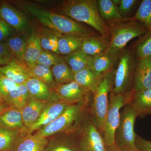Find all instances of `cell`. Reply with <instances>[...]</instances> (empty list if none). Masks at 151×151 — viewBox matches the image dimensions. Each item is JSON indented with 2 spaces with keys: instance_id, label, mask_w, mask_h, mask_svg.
I'll list each match as a JSON object with an SVG mask.
<instances>
[{
  "instance_id": "6da1fadb",
  "label": "cell",
  "mask_w": 151,
  "mask_h": 151,
  "mask_svg": "<svg viewBox=\"0 0 151 151\" xmlns=\"http://www.w3.org/2000/svg\"><path fill=\"white\" fill-rule=\"evenodd\" d=\"M24 9L45 27L63 35L84 38L96 35L95 33L71 19L38 7L32 4L24 5Z\"/></svg>"
},
{
  "instance_id": "7a4b0ae2",
  "label": "cell",
  "mask_w": 151,
  "mask_h": 151,
  "mask_svg": "<svg viewBox=\"0 0 151 151\" xmlns=\"http://www.w3.org/2000/svg\"><path fill=\"white\" fill-rule=\"evenodd\" d=\"M63 11L71 18L90 26L100 35L110 39V29L100 17L96 0H73L64 3Z\"/></svg>"
},
{
  "instance_id": "3957f363",
  "label": "cell",
  "mask_w": 151,
  "mask_h": 151,
  "mask_svg": "<svg viewBox=\"0 0 151 151\" xmlns=\"http://www.w3.org/2000/svg\"><path fill=\"white\" fill-rule=\"evenodd\" d=\"M108 26L111 37L105 52L118 58L130 41L140 37L148 31L144 24L132 18L111 23Z\"/></svg>"
},
{
  "instance_id": "277c9868",
  "label": "cell",
  "mask_w": 151,
  "mask_h": 151,
  "mask_svg": "<svg viewBox=\"0 0 151 151\" xmlns=\"http://www.w3.org/2000/svg\"><path fill=\"white\" fill-rule=\"evenodd\" d=\"M115 71L116 69L113 68L100 75L92 93L93 99L89 111L92 120L101 134L108 111L109 95L114 85Z\"/></svg>"
},
{
  "instance_id": "5b68a950",
  "label": "cell",
  "mask_w": 151,
  "mask_h": 151,
  "mask_svg": "<svg viewBox=\"0 0 151 151\" xmlns=\"http://www.w3.org/2000/svg\"><path fill=\"white\" fill-rule=\"evenodd\" d=\"M87 101L68 105L61 115L50 124L38 130L36 134L47 138L59 133L75 132L83 119Z\"/></svg>"
},
{
  "instance_id": "8992f818",
  "label": "cell",
  "mask_w": 151,
  "mask_h": 151,
  "mask_svg": "<svg viewBox=\"0 0 151 151\" xmlns=\"http://www.w3.org/2000/svg\"><path fill=\"white\" fill-rule=\"evenodd\" d=\"M115 71L112 92L115 94H125L133 89V79L137 59L133 49L122 52Z\"/></svg>"
},
{
  "instance_id": "52a82bcc",
  "label": "cell",
  "mask_w": 151,
  "mask_h": 151,
  "mask_svg": "<svg viewBox=\"0 0 151 151\" xmlns=\"http://www.w3.org/2000/svg\"><path fill=\"white\" fill-rule=\"evenodd\" d=\"M138 115L129 103H126L121 112L119 126L115 134V144L124 151H138L136 145L135 121Z\"/></svg>"
},
{
  "instance_id": "ba28073f",
  "label": "cell",
  "mask_w": 151,
  "mask_h": 151,
  "mask_svg": "<svg viewBox=\"0 0 151 151\" xmlns=\"http://www.w3.org/2000/svg\"><path fill=\"white\" fill-rule=\"evenodd\" d=\"M84 116L76 132L80 151H107L105 141L92 120L90 111Z\"/></svg>"
},
{
  "instance_id": "9c48e42d",
  "label": "cell",
  "mask_w": 151,
  "mask_h": 151,
  "mask_svg": "<svg viewBox=\"0 0 151 151\" xmlns=\"http://www.w3.org/2000/svg\"><path fill=\"white\" fill-rule=\"evenodd\" d=\"M126 103L125 94H115L111 91L102 134L107 147L115 144V134L120 122L121 110Z\"/></svg>"
},
{
  "instance_id": "30bf717a",
  "label": "cell",
  "mask_w": 151,
  "mask_h": 151,
  "mask_svg": "<svg viewBox=\"0 0 151 151\" xmlns=\"http://www.w3.org/2000/svg\"><path fill=\"white\" fill-rule=\"evenodd\" d=\"M24 84L32 98L50 103L60 101L55 89L38 79L30 77Z\"/></svg>"
},
{
  "instance_id": "8fae6325",
  "label": "cell",
  "mask_w": 151,
  "mask_h": 151,
  "mask_svg": "<svg viewBox=\"0 0 151 151\" xmlns=\"http://www.w3.org/2000/svg\"><path fill=\"white\" fill-rule=\"evenodd\" d=\"M150 88H151V56L137 60L133 85L135 92Z\"/></svg>"
},
{
  "instance_id": "7c38bea8",
  "label": "cell",
  "mask_w": 151,
  "mask_h": 151,
  "mask_svg": "<svg viewBox=\"0 0 151 151\" xmlns=\"http://www.w3.org/2000/svg\"><path fill=\"white\" fill-rule=\"evenodd\" d=\"M60 100L69 105L87 100V93L73 81L67 84L58 85L55 89Z\"/></svg>"
},
{
  "instance_id": "4fadbf2b",
  "label": "cell",
  "mask_w": 151,
  "mask_h": 151,
  "mask_svg": "<svg viewBox=\"0 0 151 151\" xmlns=\"http://www.w3.org/2000/svg\"><path fill=\"white\" fill-rule=\"evenodd\" d=\"M68 105L61 100L50 104L44 110L37 122L28 130L27 134H32L50 124L65 111Z\"/></svg>"
},
{
  "instance_id": "5bb4252c",
  "label": "cell",
  "mask_w": 151,
  "mask_h": 151,
  "mask_svg": "<svg viewBox=\"0 0 151 151\" xmlns=\"http://www.w3.org/2000/svg\"><path fill=\"white\" fill-rule=\"evenodd\" d=\"M127 103H129L137 111L138 116L151 115V88L126 94Z\"/></svg>"
},
{
  "instance_id": "9a60e30c",
  "label": "cell",
  "mask_w": 151,
  "mask_h": 151,
  "mask_svg": "<svg viewBox=\"0 0 151 151\" xmlns=\"http://www.w3.org/2000/svg\"><path fill=\"white\" fill-rule=\"evenodd\" d=\"M0 18L19 31L23 30L27 26V19L24 15L6 2L0 4Z\"/></svg>"
},
{
  "instance_id": "2e32d148",
  "label": "cell",
  "mask_w": 151,
  "mask_h": 151,
  "mask_svg": "<svg viewBox=\"0 0 151 151\" xmlns=\"http://www.w3.org/2000/svg\"><path fill=\"white\" fill-rule=\"evenodd\" d=\"M48 143L47 138L27 133L19 138L11 151H44Z\"/></svg>"
},
{
  "instance_id": "e0dca14e",
  "label": "cell",
  "mask_w": 151,
  "mask_h": 151,
  "mask_svg": "<svg viewBox=\"0 0 151 151\" xmlns=\"http://www.w3.org/2000/svg\"><path fill=\"white\" fill-rule=\"evenodd\" d=\"M51 103L31 97L27 104L21 110L24 125L27 131L37 122L44 110Z\"/></svg>"
},
{
  "instance_id": "ac0fdd59",
  "label": "cell",
  "mask_w": 151,
  "mask_h": 151,
  "mask_svg": "<svg viewBox=\"0 0 151 151\" xmlns=\"http://www.w3.org/2000/svg\"><path fill=\"white\" fill-rule=\"evenodd\" d=\"M0 73L19 85L24 84L30 78L27 68L14 58L8 64L0 67Z\"/></svg>"
},
{
  "instance_id": "d6986e66",
  "label": "cell",
  "mask_w": 151,
  "mask_h": 151,
  "mask_svg": "<svg viewBox=\"0 0 151 151\" xmlns=\"http://www.w3.org/2000/svg\"><path fill=\"white\" fill-rule=\"evenodd\" d=\"M110 39L102 36L94 35L83 39L81 49L90 56L103 53L109 46Z\"/></svg>"
},
{
  "instance_id": "ffe728a7",
  "label": "cell",
  "mask_w": 151,
  "mask_h": 151,
  "mask_svg": "<svg viewBox=\"0 0 151 151\" xmlns=\"http://www.w3.org/2000/svg\"><path fill=\"white\" fill-rule=\"evenodd\" d=\"M43 50L36 33L33 32L27 40V45L24 55V63L27 68L34 66Z\"/></svg>"
},
{
  "instance_id": "44dd1931",
  "label": "cell",
  "mask_w": 151,
  "mask_h": 151,
  "mask_svg": "<svg viewBox=\"0 0 151 151\" xmlns=\"http://www.w3.org/2000/svg\"><path fill=\"white\" fill-rule=\"evenodd\" d=\"M0 126L9 129L27 130L23 122L21 111L9 108L0 116Z\"/></svg>"
},
{
  "instance_id": "7402d4cb",
  "label": "cell",
  "mask_w": 151,
  "mask_h": 151,
  "mask_svg": "<svg viewBox=\"0 0 151 151\" xmlns=\"http://www.w3.org/2000/svg\"><path fill=\"white\" fill-rule=\"evenodd\" d=\"M100 76L94 73L90 67H86L74 73V81L87 93L94 91Z\"/></svg>"
},
{
  "instance_id": "603a6c76",
  "label": "cell",
  "mask_w": 151,
  "mask_h": 151,
  "mask_svg": "<svg viewBox=\"0 0 151 151\" xmlns=\"http://www.w3.org/2000/svg\"><path fill=\"white\" fill-rule=\"evenodd\" d=\"M97 7L100 17L105 23L110 24L125 19L119 13L118 6L112 0H98Z\"/></svg>"
},
{
  "instance_id": "cb8c5ba5",
  "label": "cell",
  "mask_w": 151,
  "mask_h": 151,
  "mask_svg": "<svg viewBox=\"0 0 151 151\" xmlns=\"http://www.w3.org/2000/svg\"><path fill=\"white\" fill-rule=\"evenodd\" d=\"M36 33L43 50L60 55L58 41V37L61 34L46 27L40 28Z\"/></svg>"
},
{
  "instance_id": "d4e9b609",
  "label": "cell",
  "mask_w": 151,
  "mask_h": 151,
  "mask_svg": "<svg viewBox=\"0 0 151 151\" xmlns=\"http://www.w3.org/2000/svg\"><path fill=\"white\" fill-rule=\"evenodd\" d=\"M31 97L24 84H20L10 92L4 100L9 108L21 110L29 102Z\"/></svg>"
},
{
  "instance_id": "484cf974",
  "label": "cell",
  "mask_w": 151,
  "mask_h": 151,
  "mask_svg": "<svg viewBox=\"0 0 151 151\" xmlns=\"http://www.w3.org/2000/svg\"><path fill=\"white\" fill-rule=\"evenodd\" d=\"M119 58L113 56L104 52L94 56H91L89 67L97 75L103 73L113 69L115 63Z\"/></svg>"
},
{
  "instance_id": "4316f807",
  "label": "cell",
  "mask_w": 151,
  "mask_h": 151,
  "mask_svg": "<svg viewBox=\"0 0 151 151\" xmlns=\"http://www.w3.org/2000/svg\"><path fill=\"white\" fill-rule=\"evenodd\" d=\"M65 62L69 65L74 73L90 65L91 56L87 55L81 49L63 57Z\"/></svg>"
},
{
  "instance_id": "83f0119b",
  "label": "cell",
  "mask_w": 151,
  "mask_h": 151,
  "mask_svg": "<svg viewBox=\"0 0 151 151\" xmlns=\"http://www.w3.org/2000/svg\"><path fill=\"white\" fill-rule=\"evenodd\" d=\"M27 130L9 129L0 126V151H11L17 140Z\"/></svg>"
},
{
  "instance_id": "f1b7e54d",
  "label": "cell",
  "mask_w": 151,
  "mask_h": 151,
  "mask_svg": "<svg viewBox=\"0 0 151 151\" xmlns=\"http://www.w3.org/2000/svg\"><path fill=\"white\" fill-rule=\"evenodd\" d=\"M83 39L74 36L60 35L58 41L59 54L66 55L80 49Z\"/></svg>"
},
{
  "instance_id": "f546056e",
  "label": "cell",
  "mask_w": 151,
  "mask_h": 151,
  "mask_svg": "<svg viewBox=\"0 0 151 151\" xmlns=\"http://www.w3.org/2000/svg\"><path fill=\"white\" fill-rule=\"evenodd\" d=\"M28 69L30 77L38 79L54 89L58 86L55 81L50 68L48 66L36 64Z\"/></svg>"
},
{
  "instance_id": "4dcf8cb0",
  "label": "cell",
  "mask_w": 151,
  "mask_h": 151,
  "mask_svg": "<svg viewBox=\"0 0 151 151\" xmlns=\"http://www.w3.org/2000/svg\"><path fill=\"white\" fill-rule=\"evenodd\" d=\"M51 70L55 81L58 85L74 81V73L65 61L52 66Z\"/></svg>"
},
{
  "instance_id": "1f68e13d",
  "label": "cell",
  "mask_w": 151,
  "mask_h": 151,
  "mask_svg": "<svg viewBox=\"0 0 151 151\" xmlns=\"http://www.w3.org/2000/svg\"><path fill=\"white\" fill-rule=\"evenodd\" d=\"M4 42L14 58L24 64V55L26 47L27 40L24 38L20 36L12 35Z\"/></svg>"
},
{
  "instance_id": "d6a6232c",
  "label": "cell",
  "mask_w": 151,
  "mask_h": 151,
  "mask_svg": "<svg viewBox=\"0 0 151 151\" xmlns=\"http://www.w3.org/2000/svg\"><path fill=\"white\" fill-rule=\"evenodd\" d=\"M44 151H80L77 141L66 137L49 142Z\"/></svg>"
},
{
  "instance_id": "836d02e7",
  "label": "cell",
  "mask_w": 151,
  "mask_h": 151,
  "mask_svg": "<svg viewBox=\"0 0 151 151\" xmlns=\"http://www.w3.org/2000/svg\"><path fill=\"white\" fill-rule=\"evenodd\" d=\"M133 50L137 60L151 56V32L139 37Z\"/></svg>"
},
{
  "instance_id": "e575fe53",
  "label": "cell",
  "mask_w": 151,
  "mask_h": 151,
  "mask_svg": "<svg viewBox=\"0 0 151 151\" xmlns=\"http://www.w3.org/2000/svg\"><path fill=\"white\" fill-rule=\"evenodd\" d=\"M133 19L144 25L148 31L151 32V0H143Z\"/></svg>"
},
{
  "instance_id": "d590c367",
  "label": "cell",
  "mask_w": 151,
  "mask_h": 151,
  "mask_svg": "<svg viewBox=\"0 0 151 151\" xmlns=\"http://www.w3.org/2000/svg\"><path fill=\"white\" fill-rule=\"evenodd\" d=\"M60 55L54 52L43 50L37 61L36 64L46 65L50 68L64 61L63 58Z\"/></svg>"
},
{
  "instance_id": "8d00e7d4",
  "label": "cell",
  "mask_w": 151,
  "mask_h": 151,
  "mask_svg": "<svg viewBox=\"0 0 151 151\" xmlns=\"http://www.w3.org/2000/svg\"><path fill=\"white\" fill-rule=\"evenodd\" d=\"M19 85L0 73V95L4 100L10 92Z\"/></svg>"
},
{
  "instance_id": "74e56055",
  "label": "cell",
  "mask_w": 151,
  "mask_h": 151,
  "mask_svg": "<svg viewBox=\"0 0 151 151\" xmlns=\"http://www.w3.org/2000/svg\"><path fill=\"white\" fill-rule=\"evenodd\" d=\"M139 1L137 0H121L118 6L119 12L124 19H126L131 13Z\"/></svg>"
},
{
  "instance_id": "f35d334b",
  "label": "cell",
  "mask_w": 151,
  "mask_h": 151,
  "mask_svg": "<svg viewBox=\"0 0 151 151\" xmlns=\"http://www.w3.org/2000/svg\"><path fill=\"white\" fill-rule=\"evenodd\" d=\"M13 58L5 43L0 42V67L8 64Z\"/></svg>"
},
{
  "instance_id": "ab89813d",
  "label": "cell",
  "mask_w": 151,
  "mask_h": 151,
  "mask_svg": "<svg viewBox=\"0 0 151 151\" xmlns=\"http://www.w3.org/2000/svg\"><path fill=\"white\" fill-rule=\"evenodd\" d=\"M12 33V28L0 18V42H4Z\"/></svg>"
},
{
  "instance_id": "60d3db41",
  "label": "cell",
  "mask_w": 151,
  "mask_h": 151,
  "mask_svg": "<svg viewBox=\"0 0 151 151\" xmlns=\"http://www.w3.org/2000/svg\"><path fill=\"white\" fill-rule=\"evenodd\" d=\"M136 145L138 150L151 151V141L147 140L136 134Z\"/></svg>"
},
{
  "instance_id": "b9f144b4",
  "label": "cell",
  "mask_w": 151,
  "mask_h": 151,
  "mask_svg": "<svg viewBox=\"0 0 151 151\" xmlns=\"http://www.w3.org/2000/svg\"><path fill=\"white\" fill-rule=\"evenodd\" d=\"M6 104L4 100L0 95V116L9 108L6 107Z\"/></svg>"
},
{
  "instance_id": "7bdbcfd3",
  "label": "cell",
  "mask_w": 151,
  "mask_h": 151,
  "mask_svg": "<svg viewBox=\"0 0 151 151\" xmlns=\"http://www.w3.org/2000/svg\"><path fill=\"white\" fill-rule=\"evenodd\" d=\"M107 151H124L119 148L116 144L107 147Z\"/></svg>"
},
{
  "instance_id": "ee69618b",
  "label": "cell",
  "mask_w": 151,
  "mask_h": 151,
  "mask_svg": "<svg viewBox=\"0 0 151 151\" xmlns=\"http://www.w3.org/2000/svg\"><path fill=\"white\" fill-rule=\"evenodd\" d=\"M138 151H139V150H138Z\"/></svg>"
}]
</instances>
